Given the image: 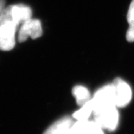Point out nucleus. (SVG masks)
Segmentation results:
<instances>
[{
  "mask_svg": "<svg viewBox=\"0 0 134 134\" xmlns=\"http://www.w3.org/2000/svg\"><path fill=\"white\" fill-rule=\"evenodd\" d=\"M94 122L103 129L114 131L118 126L119 114L117 107L114 105L98 107L92 113Z\"/></svg>",
  "mask_w": 134,
  "mask_h": 134,
  "instance_id": "obj_2",
  "label": "nucleus"
},
{
  "mask_svg": "<svg viewBox=\"0 0 134 134\" xmlns=\"http://www.w3.org/2000/svg\"><path fill=\"white\" fill-rule=\"evenodd\" d=\"M73 123L71 118L63 117L52 124L43 134H72L71 127Z\"/></svg>",
  "mask_w": 134,
  "mask_h": 134,
  "instance_id": "obj_7",
  "label": "nucleus"
},
{
  "mask_svg": "<svg viewBox=\"0 0 134 134\" xmlns=\"http://www.w3.org/2000/svg\"><path fill=\"white\" fill-rule=\"evenodd\" d=\"M42 34L41 21L36 19H30L24 21L21 25L18 32V41L23 42L29 37L36 39L41 37Z\"/></svg>",
  "mask_w": 134,
  "mask_h": 134,
  "instance_id": "obj_3",
  "label": "nucleus"
},
{
  "mask_svg": "<svg viewBox=\"0 0 134 134\" xmlns=\"http://www.w3.org/2000/svg\"><path fill=\"white\" fill-rule=\"evenodd\" d=\"M72 95L75 97L77 104L83 106L90 100V94L89 90L83 86H76L72 88Z\"/></svg>",
  "mask_w": 134,
  "mask_h": 134,
  "instance_id": "obj_8",
  "label": "nucleus"
},
{
  "mask_svg": "<svg viewBox=\"0 0 134 134\" xmlns=\"http://www.w3.org/2000/svg\"><path fill=\"white\" fill-rule=\"evenodd\" d=\"M72 134H104L103 129L94 121L77 120L71 127Z\"/></svg>",
  "mask_w": 134,
  "mask_h": 134,
  "instance_id": "obj_6",
  "label": "nucleus"
},
{
  "mask_svg": "<svg viewBox=\"0 0 134 134\" xmlns=\"http://www.w3.org/2000/svg\"><path fill=\"white\" fill-rule=\"evenodd\" d=\"M91 100L93 103L94 109L102 106L111 105H116L115 90L113 83L106 85L99 89L94 93V95Z\"/></svg>",
  "mask_w": 134,
  "mask_h": 134,
  "instance_id": "obj_5",
  "label": "nucleus"
},
{
  "mask_svg": "<svg viewBox=\"0 0 134 134\" xmlns=\"http://www.w3.org/2000/svg\"><path fill=\"white\" fill-rule=\"evenodd\" d=\"M5 0H0V18L2 16V13L5 8Z\"/></svg>",
  "mask_w": 134,
  "mask_h": 134,
  "instance_id": "obj_11",
  "label": "nucleus"
},
{
  "mask_svg": "<svg viewBox=\"0 0 134 134\" xmlns=\"http://www.w3.org/2000/svg\"><path fill=\"white\" fill-rule=\"evenodd\" d=\"M115 90V103L117 108H124L131 100L132 92L129 85L120 78H116L112 82Z\"/></svg>",
  "mask_w": 134,
  "mask_h": 134,
  "instance_id": "obj_4",
  "label": "nucleus"
},
{
  "mask_svg": "<svg viewBox=\"0 0 134 134\" xmlns=\"http://www.w3.org/2000/svg\"><path fill=\"white\" fill-rule=\"evenodd\" d=\"M19 24L4 10L0 18V50L10 51L15 46V36Z\"/></svg>",
  "mask_w": 134,
  "mask_h": 134,
  "instance_id": "obj_1",
  "label": "nucleus"
},
{
  "mask_svg": "<svg viewBox=\"0 0 134 134\" xmlns=\"http://www.w3.org/2000/svg\"><path fill=\"white\" fill-rule=\"evenodd\" d=\"M127 21L129 23V28L127 32L126 38L127 41H134V0H132L129 5L127 13Z\"/></svg>",
  "mask_w": 134,
  "mask_h": 134,
  "instance_id": "obj_10",
  "label": "nucleus"
},
{
  "mask_svg": "<svg viewBox=\"0 0 134 134\" xmlns=\"http://www.w3.org/2000/svg\"><path fill=\"white\" fill-rule=\"evenodd\" d=\"M93 103L92 100L90 99V101L81 106L79 110L75 111L72 114V117L77 120H88L91 114L93 113Z\"/></svg>",
  "mask_w": 134,
  "mask_h": 134,
  "instance_id": "obj_9",
  "label": "nucleus"
}]
</instances>
